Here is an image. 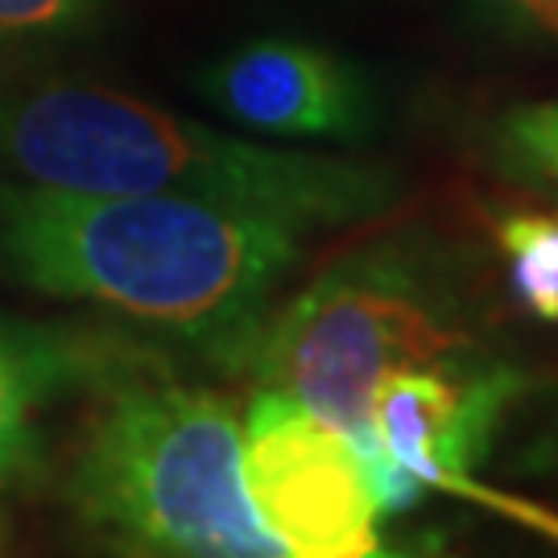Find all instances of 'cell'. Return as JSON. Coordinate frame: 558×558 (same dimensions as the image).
<instances>
[{"mask_svg":"<svg viewBox=\"0 0 558 558\" xmlns=\"http://www.w3.org/2000/svg\"><path fill=\"white\" fill-rule=\"evenodd\" d=\"M302 236L265 211L0 179L4 278L104 306L223 373H248Z\"/></svg>","mask_w":558,"mask_h":558,"instance_id":"obj_1","label":"cell"},{"mask_svg":"<svg viewBox=\"0 0 558 558\" xmlns=\"http://www.w3.org/2000/svg\"><path fill=\"white\" fill-rule=\"evenodd\" d=\"M0 179L216 203L306 232L380 220L401 199V179L377 161L260 145L117 87L66 80L0 87Z\"/></svg>","mask_w":558,"mask_h":558,"instance_id":"obj_2","label":"cell"},{"mask_svg":"<svg viewBox=\"0 0 558 558\" xmlns=\"http://www.w3.org/2000/svg\"><path fill=\"white\" fill-rule=\"evenodd\" d=\"M66 493L117 558H286L244 488L240 410L207 385L112 380Z\"/></svg>","mask_w":558,"mask_h":558,"instance_id":"obj_3","label":"cell"},{"mask_svg":"<svg viewBox=\"0 0 558 558\" xmlns=\"http://www.w3.org/2000/svg\"><path fill=\"white\" fill-rule=\"evenodd\" d=\"M468 360H480V323L459 265L435 240L401 232L348 248L281 302L248 377L315 410L368 463L385 456L373 426L380 380Z\"/></svg>","mask_w":558,"mask_h":558,"instance_id":"obj_4","label":"cell"},{"mask_svg":"<svg viewBox=\"0 0 558 558\" xmlns=\"http://www.w3.org/2000/svg\"><path fill=\"white\" fill-rule=\"evenodd\" d=\"M244 488L286 558H398L348 435L290 393L265 389L244 410Z\"/></svg>","mask_w":558,"mask_h":558,"instance_id":"obj_5","label":"cell"},{"mask_svg":"<svg viewBox=\"0 0 558 558\" xmlns=\"http://www.w3.org/2000/svg\"><path fill=\"white\" fill-rule=\"evenodd\" d=\"M203 100L232 124L274 141L360 145L377 133V87L352 59L302 38H253L207 62Z\"/></svg>","mask_w":558,"mask_h":558,"instance_id":"obj_6","label":"cell"},{"mask_svg":"<svg viewBox=\"0 0 558 558\" xmlns=\"http://www.w3.org/2000/svg\"><path fill=\"white\" fill-rule=\"evenodd\" d=\"M521 393L525 377L497 360L405 368L377 385L373 426L389 459L426 488H459Z\"/></svg>","mask_w":558,"mask_h":558,"instance_id":"obj_7","label":"cell"},{"mask_svg":"<svg viewBox=\"0 0 558 558\" xmlns=\"http://www.w3.org/2000/svg\"><path fill=\"white\" fill-rule=\"evenodd\" d=\"M83 373L59 339L0 319V493L41 472V405Z\"/></svg>","mask_w":558,"mask_h":558,"instance_id":"obj_8","label":"cell"},{"mask_svg":"<svg viewBox=\"0 0 558 558\" xmlns=\"http://www.w3.org/2000/svg\"><path fill=\"white\" fill-rule=\"evenodd\" d=\"M497 240L518 306L538 323H558V211H509Z\"/></svg>","mask_w":558,"mask_h":558,"instance_id":"obj_9","label":"cell"},{"mask_svg":"<svg viewBox=\"0 0 558 558\" xmlns=\"http://www.w3.org/2000/svg\"><path fill=\"white\" fill-rule=\"evenodd\" d=\"M497 174L558 203V100L521 104L488 129Z\"/></svg>","mask_w":558,"mask_h":558,"instance_id":"obj_10","label":"cell"},{"mask_svg":"<svg viewBox=\"0 0 558 558\" xmlns=\"http://www.w3.org/2000/svg\"><path fill=\"white\" fill-rule=\"evenodd\" d=\"M104 0H0V54L38 50L83 34Z\"/></svg>","mask_w":558,"mask_h":558,"instance_id":"obj_11","label":"cell"},{"mask_svg":"<svg viewBox=\"0 0 558 558\" xmlns=\"http://www.w3.org/2000/svg\"><path fill=\"white\" fill-rule=\"evenodd\" d=\"M463 4L497 38L558 50V0H463Z\"/></svg>","mask_w":558,"mask_h":558,"instance_id":"obj_12","label":"cell"},{"mask_svg":"<svg viewBox=\"0 0 558 558\" xmlns=\"http://www.w3.org/2000/svg\"><path fill=\"white\" fill-rule=\"evenodd\" d=\"M9 555V521H4V509H0V558Z\"/></svg>","mask_w":558,"mask_h":558,"instance_id":"obj_13","label":"cell"}]
</instances>
